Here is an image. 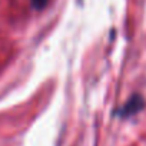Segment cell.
Segmentation results:
<instances>
[{"mask_svg": "<svg viewBox=\"0 0 146 146\" xmlns=\"http://www.w3.org/2000/svg\"><path fill=\"white\" fill-rule=\"evenodd\" d=\"M143 108H145V99L140 95H133L125 102V105L116 112V115L120 117H130L139 113Z\"/></svg>", "mask_w": 146, "mask_h": 146, "instance_id": "obj_1", "label": "cell"}, {"mask_svg": "<svg viewBox=\"0 0 146 146\" xmlns=\"http://www.w3.org/2000/svg\"><path fill=\"white\" fill-rule=\"evenodd\" d=\"M47 2H49V0H30L33 9H36V10H42L43 7H46Z\"/></svg>", "mask_w": 146, "mask_h": 146, "instance_id": "obj_2", "label": "cell"}]
</instances>
